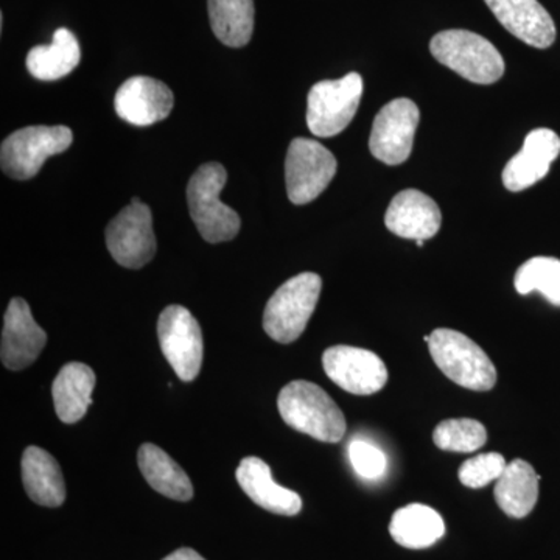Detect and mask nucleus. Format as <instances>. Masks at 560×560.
<instances>
[{"label": "nucleus", "mask_w": 560, "mask_h": 560, "mask_svg": "<svg viewBox=\"0 0 560 560\" xmlns=\"http://www.w3.org/2000/svg\"><path fill=\"white\" fill-rule=\"evenodd\" d=\"M79 39L68 28H58L49 46L33 47L27 55V69L35 79L60 80L80 65Z\"/></svg>", "instance_id": "obj_24"}, {"label": "nucleus", "mask_w": 560, "mask_h": 560, "mask_svg": "<svg viewBox=\"0 0 560 560\" xmlns=\"http://www.w3.org/2000/svg\"><path fill=\"white\" fill-rule=\"evenodd\" d=\"M515 290L529 294L539 291L552 305L560 307V260L555 257H533L515 272Z\"/></svg>", "instance_id": "obj_26"}, {"label": "nucleus", "mask_w": 560, "mask_h": 560, "mask_svg": "<svg viewBox=\"0 0 560 560\" xmlns=\"http://www.w3.org/2000/svg\"><path fill=\"white\" fill-rule=\"evenodd\" d=\"M420 113L410 98H396L383 106L372 125V156L388 165L404 164L410 158Z\"/></svg>", "instance_id": "obj_11"}, {"label": "nucleus", "mask_w": 560, "mask_h": 560, "mask_svg": "<svg viewBox=\"0 0 560 560\" xmlns=\"http://www.w3.org/2000/svg\"><path fill=\"white\" fill-rule=\"evenodd\" d=\"M323 280L315 272H301L276 290L264 313V329L268 337L290 345L307 329L318 305Z\"/></svg>", "instance_id": "obj_3"}, {"label": "nucleus", "mask_w": 560, "mask_h": 560, "mask_svg": "<svg viewBox=\"0 0 560 560\" xmlns=\"http://www.w3.org/2000/svg\"><path fill=\"white\" fill-rule=\"evenodd\" d=\"M106 246L121 267L139 270L150 264L156 254L158 243L149 206L139 198H132L131 205L109 221Z\"/></svg>", "instance_id": "obj_8"}, {"label": "nucleus", "mask_w": 560, "mask_h": 560, "mask_svg": "<svg viewBox=\"0 0 560 560\" xmlns=\"http://www.w3.org/2000/svg\"><path fill=\"white\" fill-rule=\"evenodd\" d=\"M363 80L352 72L340 80L319 81L307 102L308 130L318 138H334L349 127L359 110Z\"/></svg>", "instance_id": "obj_7"}, {"label": "nucleus", "mask_w": 560, "mask_h": 560, "mask_svg": "<svg viewBox=\"0 0 560 560\" xmlns=\"http://www.w3.org/2000/svg\"><path fill=\"white\" fill-rule=\"evenodd\" d=\"M72 130L65 125L57 127H27L14 131L3 140L0 164L13 179H31L38 175L44 162L72 145Z\"/></svg>", "instance_id": "obj_6"}, {"label": "nucleus", "mask_w": 560, "mask_h": 560, "mask_svg": "<svg viewBox=\"0 0 560 560\" xmlns=\"http://www.w3.org/2000/svg\"><path fill=\"white\" fill-rule=\"evenodd\" d=\"M430 355L456 385L471 390H490L497 383L492 360L469 337L452 329H436L430 335Z\"/></svg>", "instance_id": "obj_5"}, {"label": "nucleus", "mask_w": 560, "mask_h": 560, "mask_svg": "<svg viewBox=\"0 0 560 560\" xmlns=\"http://www.w3.org/2000/svg\"><path fill=\"white\" fill-rule=\"evenodd\" d=\"M389 533L400 547L423 550L444 537L445 522L433 508L412 503L394 512Z\"/></svg>", "instance_id": "obj_22"}, {"label": "nucleus", "mask_w": 560, "mask_h": 560, "mask_svg": "<svg viewBox=\"0 0 560 560\" xmlns=\"http://www.w3.org/2000/svg\"><path fill=\"white\" fill-rule=\"evenodd\" d=\"M162 353L183 382L198 377L205 355L202 331L197 318L183 305H168L158 320Z\"/></svg>", "instance_id": "obj_9"}, {"label": "nucleus", "mask_w": 560, "mask_h": 560, "mask_svg": "<svg viewBox=\"0 0 560 560\" xmlns=\"http://www.w3.org/2000/svg\"><path fill=\"white\" fill-rule=\"evenodd\" d=\"M539 475L529 463L511 460L493 490L500 510L512 518L529 515L539 499Z\"/></svg>", "instance_id": "obj_21"}, {"label": "nucleus", "mask_w": 560, "mask_h": 560, "mask_svg": "<svg viewBox=\"0 0 560 560\" xmlns=\"http://www.w3.org/2000/svg\"><path fill=\"white\" fill-rule=\"evenodd\" d=\"M238 485L243 492L249 497L257 506L270 511L272 514L293 515L300 514L302 510V500L300 493L294 490L282 488L275 480L270 466L265 460L248 456L242 459L241 466L235 471Z\"/></svg>", "instance_id": "obj_18"}, {"label": "nucleus", "mask_w": 560, "mask_h": 560, "mask_svg": "<svg viewBox=\"0 0 560 560\" xmlns=\"http://www.w3.org/2000/svg\"><path fill=\"white\" fill-rule=\"evenodd\" d=\"M337 160L318 140L298 138L290 143L285 161L287 194L293 205L312 202L329 186Z\"/></svg>", "instance_id": "obj_10"}, {"label": "nucleus", "mask_w": 560, "mask_h": 560, "mask_svg": "<svg viewBox=\"0 0 560 560\" xmlns=\"http://www.w3.org/2000/svg\"><path fill=\"white\" fill-rule=\"evenodd\" d=\"M228 172L219 162H208L191 175L187 202L191 220L201 237L209 243L234 241L241 231L238 213L220 200Z\"/></svg>", "instance_id": "obj_2"}, {"label": "nucleus", "mask_w": 560, "mask_h": 560, "mask_svg": "<svg viewBox=\"0 0 560 560\" xmlns=\"http://www.w3.org/2000/svg\"><path fill=\"white\" fill-rule=\"evenodd\" d=\"M95 372L88 364L73 363L62 366L51 386L55 411L62 423H77L86 416L94 393Z\"/></svg>", "instance_id": "obj_20"}, {"label": "nucleus", "mask_w": 560, "mask_h": 560, "mask_svg": "<svg viewBox=\"0 0 560 560\" xmlns=\"http://www.w3.org/2000/svg\"><path fill=\"white\" fill-rule=\"evenodd\" d=\"M175 97L167 84L151 77H132L116 94L117 116L136 127H150L171 116Z\"/></svg>", "instance_id": "obj_14"}, {"label": "nucleus", "mask_w": 560, "mask_h": 560, "mask_svg": "<svg viewBox=\"0 0 560 560\" xmlns=\"http://www.w3.org/2000/svg\"><path fill=\"white\" fill-rule=\"evenodd\" d=\"M138 463L143 478L156 492L176 501L194 499V486L186 471L158 445H140Z\"/></svg>", "instance_id": "obj_23"}, {"label": "nucleus", "mask_w": 560, "mask_h": 560, "mask_svg": "<svg viewBox=\"0 0 560 560\" xmlns=\"http://www.w3.org/2000/svg\"><path fill=\"white\" fill-rule=\"evenodd\" d=\"M506 466V459L500 453H482V455L467 459L459 467V481L466 488H486L489 482L499 480Z\"/></svg>", "instance_id": "obj_28"}, {"label": "nucleus", "mask_w": 560, "mask_h": 560, "mask_svg": "<svg viewBox=\"0 0 560 560\" xmlns=\"http://www.w3.org/2000/svg\"><path fill=\"white\" fill-rule=\"evenodd\" d=\"M349 458L353 469L364 480H377L386 470V456L381 448L366 441H353L349 445Z\"/></svg>", "instance_id": "obj_29"}, {"label": "nucleus", "mask_w": 560, "mask_h": 560, "mask_svg": "<svg viewBox=\"0 0 560 560\" xmlns=\"http://www.w3.org/2000/svg\"><path fill=\"white\" fill-rule=\"evenodd\" d=\"M47 342V334L33 318L31 305L22 298L10 301L3 318L0 359L10 371H22L38 359Z\"/></svg>", "instance_id": "obj_13"}, {"label": "nucleus", "mask_w": 560, "mask_h": 560, "mask_svg": "<svg viewBox=\"0 0 560 560\" xmlns=\"http://www.w3.org/2000/svg\"><path fill=\"white\" fill-rule=\"evenodd\" d=\"M440 206L423 191H400L386 210L385 224L393 234L410 241H429L441 230Z\"/></svg>", "instance_id": "obj_17"}, {"label": "nucleus", "mask_w": 560, "mask_h": 560, "mask_svg": "<svg viewBox=\"0 0 560 560\" xmlns=\"http://www.w3.org/2000/svg\"><path fill=\"white\" fill-rule=\"evenodd\" d=\"M327 377L355 396H371L385 388L388 370L377 353L352 346H334L323 353Z\"/></svg>", "instance_id": "obj_12"}, {"label": "nucleus", "mask_w": 560, "mask_h": 560, "mask_svg": "<svg viewBox=\"0 0 560 560\" xmlns=\"http://www.w3.org/2000/svg\"><path fill=\"white\" fill-rule=\"evenodd\" d=\"M433 442L441 451L471 453L488 442V431L478 420L448 419L434 429Z\"/></svg>", "instance_id": "obj_27"}, {"label": "nucleus", "mask_w": 560, "mask_h": 560, "mask_svg": "<svg viewBox=\"0 0 560 560\" xmlns=\"http://www.w3.org/2000/svg\"><path fill=\"white\" fill-rule=\"evenodd\" d=\"M493 16L512 33L536 49H548L555 44L556 24L539 0H486Z\"/></svg>", "instance_id": "obj_16"}, {"label": "nucleus", "mask_w": 560, "mask_h": 560, "mask_svg": "<svg viewBox=\"0 0 560 560\" xmlns=\"http://www.w3.org/2000/svg\"><path fill=\"white\" fill-rule=\"evenodd\" d=\"M430 51L441 65L477 84H492L504 73V60L490 40L469 31L438 33Z\"/></svg>", "instance_id": "obj_4"}, {"label": "nucleus", "mask_w": 560, "mask_h": 560, "mask_svg": "<svg viewBox=\"0 0 560 560\" xmlns=\"http://www.w3.org/2000/svg\"><path fill=\"white\" fill-rule=\"evenodd\" d=\"M560 154V138L548 128H537L526 136L523 149L515 154L503 171L508 190L522 191L539 183L550 172L552 162Z\"/></svg>", "instance_id": "obj_15"}, {"label": "nucleus", "mask_w": 560, "mask_h": 560, "mask_svg": "<svg viewBox=\"0 0 560 560\" xmlns=\"http://www.w3.org/2000/svg\"><path fill=\"white\" fill-rule=\"evenodd\" d=\"M22 481L25 492L35 503L46 508H58L66 500V485L58 460L44 448H25L22 455Z\"/></svg>", "instance_id": "obj_19"}, {"label": "nucleus", "mask_w": 560, "mask_h": 560, "mask_svg": "<svg viewBox=\"0 0 560 560\" xmlns=\"http://www.w3.org/2000/svg\"><path fill=\"white\" fill-rule=\"evenodd\" d=\"M213 35L228 47H243L254 32V0H209Z\"/></svg>", "instance_id": "obj_25"}, {"label": "nucleus", "mask_w": 560, "mask_h": 560, "mask_svg": "<svg viewBox=\"0 0 560 560\" xmlns=\"http://www.w3.org/2000/svg\"><path fill=\"white\" fill-rule=\"evenodd\" d=\"M162 560H206L202 556L198 555L197 551L191 548H179V550L173 551L171 556Z\"/></svg>", "instance_id": "obj_30"}, {"label": "nucleus", "mask_w": 560, "mask_h": 560, "mask_svg": "<svg viewBox=\"0 0 560 560\" xmlns=\"http://www.w3.org/2000/svg\"><path fill=\"white\" fill-rule=\"evenodd\" d=\"M278 407L287 425L313 440L337 444L345 438V415L329 394L315 383L296 381L283 386Z\"/></svg>", "instance_id": "obj_1"}]
</instances>
